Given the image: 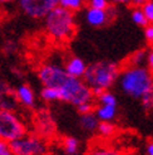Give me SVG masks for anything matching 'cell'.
Segmentation results:
<instances>
[{"instance_id": "1", "label": "cell", "mask_w": 153, "mask_h": 155, "mask_svg": "<svg viewBox=\"0 0 153 155\" xmlns=\"http://www.w3.org/2000/svg\"><path fill=\"white\" fill-rule=\"evenodd\" d=\"M119 84L126 95L142 98L153 87V76L148 68L129 66L120 72Z\"/></svg>"}, {"instance_id": "2", "label": "cell", "mask_w": 153, "mask_h": 155, "mask_svg": "<svg viewBox=\"0 0 153 155\" xmlns=\"http://www.w3.org/2000/svg\"><path fill=\"white\" fill-rule=\"evenodd\" d=\"M119 76H120V69L116 62L101 61L92 63L87 67L83 81L92 90L102 88L107 91V88H109Z\"/></svg>"}, {"instance_id": "3", "label": "cell", "mask_w": 153, "mask_h": 155, "mask_svg": "<svg viewBox=\"0 0 153 155\" xmlns=\"http://www.w3.org/2000/svg\"><path fill=\"white\" fill-rule=\"evenodd\" d=\"M45 28L50 37L58 41H65L73 37L75 32V21L73 12L63 6H55L45 17Z\"/></svg>"}, {"instance_id": "4", "label": "cell", "mask_w": 153, "mask_h": 155, "mask_svg": "<svg viewBox=\"0 0 153 155\" xmlns=\"http://www.w3.org/2000/svg\"><path fill=\"white\" fill-rule=\"evenodd\" d=\"M59 91L62 101L69 102L76 107L83 104L92 102V98L94 97L92 88L82 78H75L72 76H69V78L59 88Z\"/></svg>"}, {"instance_id": "5", "label": "cell", "mask_w": 153, "mask_h": 155, "mask_svg": "<svg viewBox=\"0 0 153 155\" xmlns=\"http://www.w3.org/2000/svg\"><path fill=\"white\" fill-rule=\"evenodd\" d=\"M27 135V127L13 111L0 110V140L13 143Z\"/></svg>"}, {"instance_id": "6", "label": "cell", "mask_w": 153, "mask_h": 155, "mask_svg": "<svg viewBox=\"0 0 153 155\" xmlns=\"http://www.w3.org/2000/svg\"><path fill=\"white\" fill-rule=\"evenodd\" d=\"M13 155H47V145L44 140L35 135H25L10 143Z\"/></svg>"}, {"instance_id": "7", "label": "cell", "mask_w": 153, "mask_h": 155, "mask_svg": "<svg viewBox=\"0 0 153 155\" xmlns=\"http://www.w3.org/2000/svg\"><path fill=\"white\" fill-rule=\"evenodd\" d=\"M39 81L44 84V87L60 88L69 78V74L65 69L57 64H43L38 71Z\"/></svg>"}, {"instance_id": "8", "label": "cell", "mask_w": 153, "mask_h": 155, "mask_svg": "<svg viewBox=\"0 0 153 155\" xmlns=\"http://www.w3.org/2000/svg\"><path fill=\"white\" fill-rule=\"evenodd\" d=\"M20 9L32 18H45L59 5L58 0H20Z\"/></svg>"}, {"instance_id": "9", "label": "cell", "mask_w": 153, "mask_h": 155, "mask_svg": "<svg viewBox=\"0 0 153 155\" xmlns=\"http://www.w3.org/2000/svg\"><path fill=\"white\" fill-rule=\"evenodd\" d=\"M18 105V98L15 92L9 84L0 82V110L3 111H14Z\"/></svg>"}, {"instance_id": "10", "label": "cell", "mask_w": 153, "mask_h": 155, "mask_svg": "<svg viewBox=\"0 0 153 155\" xmlns=\"http://www.w3.org/2000/svg\"><path fill=\"white\" fill-rule=\"evenodd\" d=\"M36 129H38V133H39L43 137H48L52 136V134L54 133V121H53L52 116L48 111L42 110L38 112L36 115Z\"/></svg>"}, {"instance_id": "11", "label": "cell", "mask_w": 153, "mask_h": 155, "mask_svg": "<svg viewBox=\"0 0 153 155\" xmlns=\"http://www.w3.org/2000/svg\"><path fill=\"white\" fill-rule=\"evenodd\" d=\"M86 19L88 21V24L92 27H102V25H105L111 20V17L107 10L88 8V10L86 13Z\"/></svg>"}, {"instance_id": "12", "label": "cell", "mask_w": 153, "mask_h": 155, "mask_svg": "<svg viewBox=\"0 0 153 155\" xmlns=\"http://www.w3.org/2000/svg\"><path fill=\"white\" fill-rule=\"evenodd\" d=\"M87 64L84 63V61L78 58V57H72L70 59H68V62L65 63V72L72 76L75 77V78H82L86 74L87 71Z\"/></svg>"}, {"instance_id": "13", "label": "cell", "mask_w": 153, "mask_h": 155, "mask_svg": "<svg viewBox=\"0 0 153 155\" xmlns=\"http://www.w3.org/2000/svg\"><path fill=\"white\" fill-rule=\"evenodd\" d=\"M15 95H17L18 102L23 104L27 107H33L35 104V96L33 90L30 88L28 84H20V86L15 91Z\"/></svg>"}, {"instance_id": "14", "label": "cell", "mask_w": 153, "mask_h": 155, "mask_svg": "<svg viewBox=\"0 0 153 155\" xmlns=\"http://www.w3.org/2000/svg\"><path fill=\"white\" fill-rule=\"evenodd\" d=\"M117 114V106H107V105H101L97 107L95 115L101 122H111Z\"/></svg>"}, {"instance_id": "15", "label": "cell", "mask_w": 153, "mask_h": 155, "mask_svg": "<svg viewBox=\"0 0 153 155\" xmlns=\"http://www.w3.org/2000/svg\"><path fill=\"white\" fill-rule=\"evenodd\" d=\"M79 122H80V126L86 130V131H94V130H98V126H99V119L97 117V115L90 112V114H87V115H82L80 119H79Z\"/></svg>"}, {"instance_id": "16", "label": "cell", "mask_w": 153, "mask_h": 155, "mask_svg": "<svg viewBox=\"0 0 153 155\" xmlns=\"http://www.w3.org/2000/svg\"><path fill=\"white\" fill-rule=\"evenodd\" d=\"M148 57V52L146 49H138L131 54L129 57V64L132 67H142L141 64H143L146 62Z\"/></svg>"}, {"instance_id": "17", "label": "cell", "mask_w": 153, "mask_h": 155, "mask_svg": "<svg viewBox=\"0 0 153 155\" xmlns=\"http://www.w3.org/2000/svg\"><path fill=\"white\" fill-rule=\"evenodd\" d=\"M63 149L67 155H75L79 150V141L73 136H68L63 141Z\"/></svg>"}, {"instance_id": "18", "label": "cell", "mask_w": 153, "mask_h": 155, "mask_svg": "<svg viewBox=\"0 0 153 155\" xmlns=\"http://www.w3.org/2000/svg\"><path fill=\"white\" fill-rule=\"evenodd\" d=\"M40 96L45 101H57V100H62L60 97V91L58 88H50V87H44L40 92Z\"/></svg>"}, {"instance_id": "19", "label": "cell", "mask_w": 153, "mask_h": 155, "mask_svg": "<svg viewBox=\"0 0 153 155\" xmlns=\"http://www.w3.org/2000/svg\"><path fill=\"white\" fill-rule=\"evenodd\" d=\"M132 20L136 23L137 25H139V27L147 28L149 25V23H148L147 18H146V15H144L142 8H136V9H133V12H132Z\"/></svg>"}, {"instance_id": "20", "label": "cell", "mask_w": 153, "mask_h": 155, "mask_svg": "<svg viewBox=\"0 0 153 155\" xmlns=\"http://www.w3.org/2000/svg\"><path fill=\"white\" fill-rule=\"evenodd\" d=\"M114 131H116V127H114L112 122H101L98 126V133L104 137L112 136L114 134Z\"/></svg>"}, {"instance_id": "21", "label": "cell", "mask_w": 153, "mask_h": 155, "mask_svg": "<svg viewBox=\"0 0 153 155\" xmlns=\"http://www.w3.org/2000/svg\"><path fill=\"white\" fill-rule=\"evenodd\" d=\"M99 102L102 105H107V106H117V98L112 92L105 91L104 94L99 97Z\"/></svg>"}, {"instance_id": "22", "label": "cell", "mask_w": 153, "mask_h": 155, "mask_svg": "<svg viewBox=\"0 0 153 155\" xmlns=\"http://www.w3.org/2000/svg\"><path fill=\"white\" fill-rule=\"evenodd\" d=\"M82 4L83 3L80 2V0H60V2H59L60 6H63V8H65V9L70 10V12L80 9Z\"/></svg>"}, {"instance_id": "23", "label": "cell", "mask_w": 153, "mask_h": 155, "mask_svg": "<svg viewBox=\"0 0 153 155\" xmlns=\"http://www.w3.org/2000/svg\"><path fill=\"white\" fill-rule=\"evenodd\" d=\"M89 155H120L119 151L114 150L112 148H104V146H97V148L92 149Z\"/></svg>"}, {"instance_id": "24", "label": "cell", "mask_w": 153, "mask_h": 155, "mask_svg": "<svg viewBox=\"0 0 153 155\" xmlns=\"http://www.w3.org/2000/svg\"><path fill=\"white\" fill-rule=\"evenodd\" d=\"M141 101H142V106L144 110H147V111L152 110L153 108V87L141 98Z\"/></svg>"}, {"instance_id": "25", "label": "cell", "mask_w": 153, "mask_h": 155, "mask_svg": "<svg viewBox=\"0 0 153 155\" xmlns=\"http://www.w3.org/2000/svg\"><path fill=\"white\" fill-rule=\"evenodd\" d=\"M142 10L148 23H153V2H144L142 5Z\"/></svg>"}, {"instance_id": "26", "label": "cell", "mask_w": 153, "mask_h": 155, "mask_svg": "<svg viewBox=\"0 0 153 155\" xmlns=\"http://www.w3.org/2000/svg\"><path fill=\"white\" fill-rule=\"evenodd\" d=\"M89 8L99 9V10H107L109 8V4H108V2H105V0H92L89 3Z\"/></svg>"}, {"instance_id": "27", "label": "cell", "mask_w": 153, "mask_h": 155, "mask_svg": "<svg viewBox=\"0 0 153 155\" xmlns=\"http://www.w3.org/2000/svg\"><path fill=\"white\" fill-rule=\"evenodd\" d=\"M17 49H18V44L15 42H13V41H8L3 45V51L6 54H13L14 52H17Z\"/></svg>"}, {"instance_id": "28", "label": "cell", "mask_w": 153, "mask_h": 155, "mask_svg": "<svg viewBox=\"0 0 153 155\" xmlns=\"http://www.w3.org/2000/svg\"><path fill=\"white\" fill-rule=\"evenodd\" d=\"M76 108H78V111L82 115H87V114L93 112V104H92V102H87V104H83V105L78 106Z\"/></svg>"}, {"instance_id": "29", "label": "cell", "mask_w": 153, "mask_h": 155, "mask_svg": "<svg viewBox=\"0 0 153 155\" xmlns=\"http://www.w3.org/2000/svg\"><path fill=\"white\" fill-rule=\"evenodd\" d=\"M0 155H13V151L10 149V144L0 140Z\"/></svg>"}, {"instance_id": "30", "label": "cell", "mask_w": 153, "mask_h": 155, "mask_svg": "<svg viewBox=\"0 0 153 155\" xmlns=\"http://www.w3.org/2000/svg\"><path fill=\"white\" fill-rule=\"evenodd\" d=\"M144 37L149 43L153 44V24H149L147 28H144Z\"/></svg>"}, {"instance_id": "31", "label": "cell", "mask_w": 153, "mask_h": 155, "mask_svg": "<svg viewBox=\"0 0 153 155\" xmlns=\"http://www.w3.org/2000/svg\"><path fill=\"white\" fill-rule=\"evenodd\" d=\"M147 64H148V69H149V71H153V49L148 53V57H147Z\"/></svg>"}, {"instance_id": "32", "label": "cell", "mask_w": 153, "mask_h": 155, "mask_svg": "<svg viewBox=\"0 0 153 155\" xmlns=\"http://www.w3.org/2000/svg\"><path fill=\"white\" fill-rule=\"evenodd\" d=\"M146 153H147V155H153V141H149V143L147 144Z\"/></svg>"}, {"instance_id": "33", "label": "cell", "mask_w": 153, "mask_h": 155, "mask_svg": "<svg viewBox=\"0 0 153 155\" xmlns=\"http://www.w3.org/2000/svg\"><path fill=\"white\" fill-rule=\"evenodd\" d=\"M11 72L14 73V76H15V77H23L21 71H19V69H18V68H15V67H13V68H11Z\"/></svg>"}, {"instance_id": "34", "label": "cell", "mask_w": 153, "mask_h": 155, "mask_svg": "<svg viewBox=\"0 0 153 155\" xmlns=\"http://www.w3.org/2000/svg\"><path fill=\"white\" fill-rule=\"evenodd\" d=\"M75 155H79V154H75Z\"/></svg>"}]
</instances>
